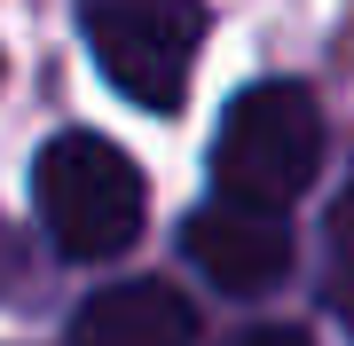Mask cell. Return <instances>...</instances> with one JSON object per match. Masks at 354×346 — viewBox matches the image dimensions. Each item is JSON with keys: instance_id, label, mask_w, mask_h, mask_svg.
I'll return each mask as SVG.
<instances>
[{"instance_id": "6da1fadb", "label": "cell", "mask_w": 354, "mask_h": 346, "mask_svg": "<svg viewBox=\"0 0 354 346\" xmlns=\"http://www.w3.org/2000/svg\"><path fill=\"white\" fill-rule=\"evenodd\" d=\"M32 197H39V220L48 236L64 244L71 260H111L142 236V166L118 142L102 134H55L48 150L32 157Z\"/></svg>"}, {"instance_id": "7a4b0ae2", "label": "cell", "mask_w": 354, "mask_h": 346, "mask_svg": "<svg viewBox=\"0 0 354 346\" xmlns=\"http://www.w3.org/2000/svg\"><path fill=\"white\" fill-rule=\"evenodd\" d=\"M315 173H323V110H315L307 87L268 79V87H244L236 103L221 110V142H213L221 197L283 213Z\"/></svg>"}, {"instance_id": "3957f363", "label": "cell", "mask_w": 354, "mask_h": 346, "mask_svg": "<svg viewBox=\"0 0 354 346\" xmlns=\"http://www.w3.org/2000/svg\"><path fill=\"white\" fill-rule=\"evenodd\" d=\"M87 48L102 79L142 110H174L189 95V64L205 48L197 0H87Z\"/></svg>"}, {"instance_id": "277c9868", "label": "cell", "mask_w": 354, "mask_h": 346, "mask_svg": "<svg viewBox=\"0 0 354 346\" xmlns=\"http://www.w3.org/2000/svg\"><path fill=\"white\" fill-rule=\"evenodd\" d=\"M181 252H189L197 268L221 283V291H236V299L276 291L283 268H291V236H283V220L268 213V205H244V197L189 213V229H181Z\"/></svg>"}, {"instance_id": "5b68a950", "label": "cell", "mask_w": 354, "mask_h": 346, "mask_svg": "<svg viewBox=\"0 0 354 346\" xmlns=\"http://www.w3.org/2000/svg\"><path fill=\"white\" fill-rule=\"evenodd\" d=\"M197 307L174 283H111L71 315V346H189Z\"/></svg>"}, {"instance_id": "8992f818", "label": "cell", "mask_w": 354, "mask_h": 346, "mask_svg": "<svg viewBox=\"0 0 354 346\" xmlns=\"http://www.w3.org/2000/svg\"><path fill=\"white\" fill-rule=\"evenodd\" d=\"M236 346H315V338H307L299 323H260V331H244Z\"/></svg>"}]
</instances>
